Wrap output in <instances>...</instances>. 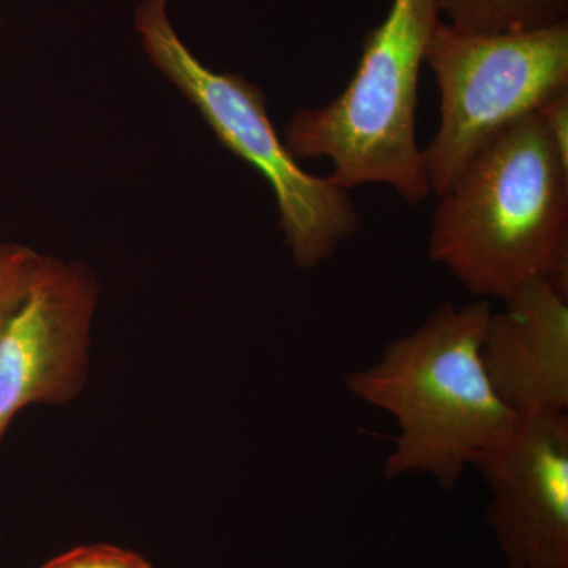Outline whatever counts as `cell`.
<instances>
[{
    "instance_id": "obj_1",
    "label": "cell",
    "mask_w": 568,
    "mask_h": 568,
    "mask_svg": "<svg viewBox=\"0 0 568 568\" xmlns=\"http://www.w3.org/2000/svg\"><path fill=\"white\" fill-rule=\"evenodd\" d=\"M436 196L428 254L467 293L504 302L536 280L568 290V163L537 111Z\"/></svg>"
},
{
    "instance_id": "obj_2",
    "label": "cell",
    "mask_w": 568,
    "mask_h": 568,
    "mask_svg": "<svg viewBox=\"0 0 568 568\" xmlns=\"http://www.w3.org/2000/svg\"><path fill=\"white\" fill-rule=\"evenodd\" d=\"M491 305L437 306L410 334L396 336L375 364L345 377L347 392L394 418L398 435L384 463L387 480L422 474L455 491L485 452L519 417L481 362Z\"/></svg>"
},
{
    "instance_id": "obj_3",
    "label": "cell",
    "mask_w": 568,
    "mask_h": 568,
    "mask_svg": "<svg viewBox=\"0 0 568 568\" xmlns=\"http://www.w3.org/2000/svg\"><path fill=\"white\" fill-rule=\"evenodd\" d=\"M436 0H394L366 33L353 80L331 103L295 111L284 144L297 160H327L342 189L390 186L405 203L432 194L417 142L418 80L433 32Z\"/></svg>"
},
{
    "instance_id": "obj_4",
    "label": "cell",
    "mask_w": 568,
    "mask_h": 568,
    "mask_svg": "<svg viewBox=\"0 0 568 568\" xmlns=\"http://www.w3.org/2000/svg\"><path fill=\"white\" fill-rule=\"evenodd\" d=\"M168 7L170 0H141L138 7L134 28L145 54L196 106L224 148L268 182L294 264L315 271L361 230L349 192L301 166L268 118L264 92L242 74L216 73L196 59L175 32Z\"/></svg>"
},
{
    "instance_id": "obj_5",
    "label": "cell",
    "mask_w": 568,
    "mask_h": 568,
    "mask_svg": "<svg viewBox=\"0 0 568 568\" xmlns=\"http://www.w3.org/2000/svg\"><path fill=\"white\" fill-rule=\"evenodd\" d=\"M425 63L439 89L440 119L422 152L432 193L439 194L493 138L568 88V22L477 33L440 20Z\"/></svg>"
},
{
    "instance_id": "obj_6",
    "label": "cell",
    "mask_w": 568,
    "mask_h": 568,
    "mask_svg": "<svg viewBox=\"0 0 568 568\" xmlns=\"http://www.w3.org/2000/svg\"><path fill=\"white\" fill-rule=\"evenodd\" d=\"M99 284L84 265L44 256L28 293L0 320V446L29 406H63L84 390Z\"/></svg>"
},
{
    "instance_id": "obj_7",
    "label": "cell",
    "mask_w": 568,
    "mask_h": 568,
    "mask_svg": "<svg viewBox=\"0 0 568 568\" xmlns=\"http://www.w3.org/2000/svg\"><path fill=\"white\" fill-rule=\"evenodd\" d=\"M473 469L489 491L487 525L508 568H568V414L519 417Z\"/></svg>"
},
{
    "instance_id": "obj_8",
    "label": "cell",
    "mask_w": 568,
    "mask_h": 568,
    "mask_svg": "<svg viewBox=\"0 0 568 568\" xmlns=\"http://www.w3.org/2000/svg\"><path fill=\"white\" fill-rule=\"evenodd\" d=\"M481 362L518 416L568 410V290L536 280L491 312Z\"/></svg>"
},
{
    "instance_id": "obj_9",
    "label": "cell",
    "mask_w": 568,
    "mask_h": 568,
    "mask_svg": "<svg viewBox=\"0 0 568 568\" xmlns=\"http://www.w3.org/2000/svg\"><path fill=\"white\" fill-rule=\"evenodd\" d=\"M440 17L462 31H534L568 22V0H436Z\"/></svg>"
},
{
    "instance_id": "obj_10",
    "label": "cell",
    "mask_w": 568,
    "mask_h": 568,
    "mask_svg": "<svg viewBox=\"0 0 568 568\" xmlns=\"http://www.w3.org/2000/svg\"><path fill=\"white\" fill-rule=\"evenodd\" d=\"M43 261L29 246L0 244V320L28 293Z\"/></svg>"
},
{
    "instance_id": "obj_11",
    "label": "cell",
    "mask_w": 568,
    "mask_h": 568,
    "mask_svg": "<svg viewBox=\"0 0 568 568\" xmlns=\"http://www.w3.org/2000/svg\"><path fill=\"white\" fill-rule=\"evenodd\" d=\"M41 568H152L138 552L112 545H84L63 552Z\"/></svg>"
},
{
    "instance_id": "obj_12",
    "label": "cell",
    "mask_w": 568,
    "mask_h": 568,
    "mask_svg": "<svg viewBox=\"0 0 568 568\" xmlns=\"http://www.w3.org/2000/svg\"><path fill=\"white\" fill-rule=\"evenodd\" d=\"M537 112L547 125L564 162L568 163V88L549 95Z\"/></svg>"
}]
</instances>
